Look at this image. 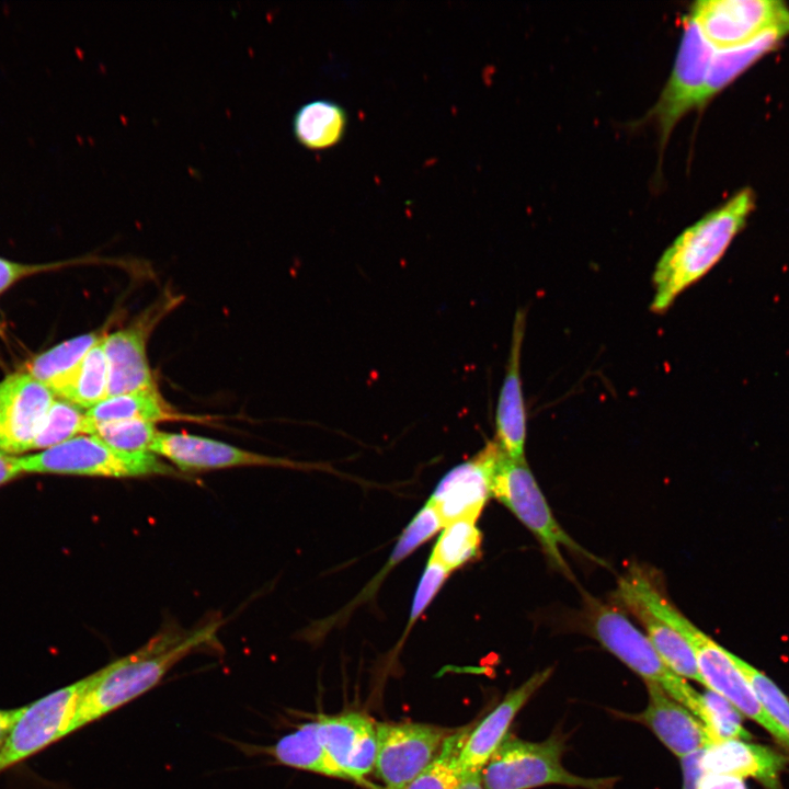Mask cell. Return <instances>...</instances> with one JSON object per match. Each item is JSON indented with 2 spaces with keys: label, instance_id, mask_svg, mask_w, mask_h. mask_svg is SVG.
I'll list each match as a JSON object with an SVG mask.
<instances>
[{
  "label": "cell",
  "instance_id": "1",
  "mask_svg": "<svg viewBox=\"0 0 789 789\" xmlns=\"http://www.w3.org/2000/svg\"><path fill=\"white\" fill-rule=\"evenodd\" d=\"M220 621L197 629H165L145 645L87 676L72 732L101 719L156 686L182 659L211 643Z\"/></svg>",
  "mask_w": 789,
  "mask_h": 789
},
{
  "label": "cell",
  "instance_id": "2",
  "mask_svg": "<svg viewBox=\"0 0 789 789\" xmlns=\"http://www.w3.org/2000/svg\"><path fill=\"white\" fill-rule=\"evenodd\" d=\"M754 207V193L745 187L676 237L653 271L652 312L667 311L683 291L713 268L745 227Z\"/></svg>",
  "mask_w": 789,
  "mask_h": 789
},
{
  "label": "cell",
  "instance_id": "3",
  "mask_svg": "<svg viewBox=\"0 0 789 789\" xmlns=\"http://www.w3.org/2000/svg\"><path fill=\"white\" fill-rule=\"evenodd\" d=\"M584 599L587 625L595 639L645 684L659 685L700 720L701 694L667 666L647 634L617 607L588 594Z\"/></svg>",
  "mask_w": 789,
  "mask_h": 789
},
{
  "label": "cell",
  "instance_id": "4",
  "mask_svg": "<svg viewBox=\"0 0 789 789\" xmlns=\"http://www.w3.org/2000/svg\"><path fill=\"white\" fill-rule=\"evenodd\" d=\"M23 473L103 478L178 476L150 451L115 449L94 435L82 434L54 447L20 457Z\"/></svg>",
  "mask_w": 789,
  "mask_h": 789
},
{
  "label": "cell",
  "instance_id": "5",
  "mask_svg": "<svg viewBox=\"0 0 789 789\" xmlns=\"http://www.w3.org/2000/svg\"><path fill=\"white\" fill-rule=\"evenodd\" d=\"M616 601L642 625L647 637L679 677L704 684L694 650L679 631L683 614L667 599L649 572L632 567L620 578Z\"/></svg>",
  "mask_w": 789,
  "mask_h": 789
},
{
  "label": "cell",
  "instance_id": "6",
  "mask_svg": "<svg viewBox=\"0 0 789 789\" xmlns=\"http://www.w3.org/2000/svg\"><path fill=\"white\" fill-rule=\"evenodd\" d=\"M561 736L529 742L506 736L481 769L484 789H533L563 785L584 789H613L614 778H585L565 769Z\"/></svg>",
  "mask_w": 789,
  "mask_h": 789
},
{
  "label": "cell",
  "instance_id": "7",
  "mask_svg": "<svg viewBox=\"0 0 789 789\" xmlns=\"http://www.w3.org/2000/svg\"><path fill=\"white\" fill-rule=\"evenodd\" d=\"M491 494L533 533L551 565L562 574L571 578L562 548L592 557L559 525L526 459H512L502 450L492 474Z\"/></svg>",
  "mask_w": 789,
  "mask_h": 789
},
{
  "label": "cell",
  "instance_id": "8",
  "mask_svg": "<svg viewBox=\"0 0 789 789\" xmlns=\"http://www.w3.org/2000/svg\"><path fill=\"white\" fill-rule=\"evenodd\" d=\"M717 48L705 37L688 14L673 71L656 104L650 112L663 147L679 119L700 107L708 70Z\"/></svg>",
  "mask_w": 789,
  "mask_h": 789
},
{
  "label": "cell",
  "instance_id": "9",
  "mask_svg": "<svg viewBox=\"0 0 789 789\" xmlns=\"http://www.w3.org/2000/svg\"><path fill=\"white\" fill-rule=\"evenodd\" d=\"M87 677L24 706L0 751V774L72 733Z\"/></svg>",
  "mask_w": 789,
  "mask_h": 789
},
{
  "label": "cell",
  "instance_id": "10",
  "mask_svg": "<svg viewBox=\"0 0 789 789\" xmlns=\"http://www.w3.org/2000/svg\"><path fill=\"white\" fill-rule=\"evenodd\" d=\"M681 632L694 650L704 685L724 697L742 714L757 722L789 750V735L766 712L739 668L735 655L709 638L687 618L682 624Z\"/></svg>",
  "mask_w": 789,
  "mask_h": 789
},
{
  "label": "cell",
  "instance_id": "11",
  "mask_svg": "<svg viewBox=\"0 0 789 789\" xmlns=\"http://www.w3.org/2000/svg\"><path fill=\"white\" fill-rule=\"evenodd\" d=\"M376 776L387 789H399L423 771L438 754L446 729L423 723H376Z\"/></svg>",
  "mask_w": 789,
  "mask_h": 789
},
{
  "label": "cell",
  "instance_id": "12",
  "mask_svg": "<svg viewBox=\"0 0 789 789\" xmlns=\"http://www.w3.org/2000/svg\"><path fill=\"white\" fill-rule=\"evenodd\" d=\"M689 14L717 49L745 44L789 20V8L778 0H700Z\"/></svg>",
  "mask_w": 789,
  "mask_h": 789
},
{
  "label": "cell",
  "instance_id": "13",
  "mask_svg": "<svg viewBox=\"0 0 789 789\" xmlns=\"http://www.w3.org/2000/svg\"><path fill=\"white\" fill-rule=\"evenodd\" d=\"M56 396L26 371L0 382V451L16 456L33 450Z\"/></svg>",
  "mask_w": 789,
  "mask_h": 789
},
{
  "label": "cell",
  "instance_id": "14",
  "mask_svg": "<svg viewBox=\"0 0 789 789\" xmlns=\"http://www.w3.org/2000/svg\"><path fill=\"white\" fill-rule=\"evenodd\" d=\"M168 309V302L158 304L127 327L104 335L102 344L108 366L107 397L158 391L148 362L147 341Z\"/></svg>",
  "mask_w": 789,
  "mask_h": 789
},
{
  "label": "cell",
  "instance_id": "15",
  "mask_svg": "<svg viewBox=\"0 0 789 789\" xmlns=\"http://www.w3.org/2000/svg\"><path fill=\"white\" fill-rule=\"evenodd\" d=\"M502 454L490 441L470 460L449 470L428 499L442 525L469 519L476 522L491 494L492 474Z\"/></svg>",
  "mask_w": 789,
  "mask_h": 789
},
{
  "label": "cell",
  "instance_id": "16",
  "mask_svg": "<svg viewBox=\"0 0 789 789\" xmlns=\"http://www.w3.org/2000/svg\"><path fill=\"white\" fill-rule=\"evenodd\" d=\"M150 453L162 456L184 471L224 469L233 467L309 468L287 458L272 457L233 445L185 433L159 432Z\"/></svg>",
  "mask_w": 789,
  "mask_h": 789
},
{
  "label": "cell",
  "instance_id": "17",
  "mask_svg": "<svg viewBox=\"0 0 789 789\" xmlns=\"http://www.w3.org/2000/svg\"><path fill=\"white\" fill-rule=\"evenodd\" d=\"M315 725L321 745L345 779L364 784L375 767L376 723L362 713L345 712L321 714Z\"/></svg>",
  "mask_w": 789,
  "mask_h": 789
},
{
  "label": "cell",
  "instance_id": "18",
  "mask_svg": "<svg viewBox=\"0 0 789 789\" xmlns=\"http://www.w3.org/2000/svg\"><path fill=\"white\" fill-rule=\"evenodd\" d=\"M526 316L518 309L514 317L510 353L495 411V441L512 459H525L527 414L522 390L521 355Z\"/></svg>",
  "mask_w": 789,
  "mask_h": 789
},
{
  "label": "cell",
  "instance_id": "19",
  "mask_svg": "<svg viewBox=\"0 0 789 789\" xmlns=\"http://www.w3.org/2000/svg\"><path fill=\"white\" fill-rule=\"evenodd\" d=\"M648 706L631 720L647 725L679 758L704 750L710 739L704 723L662 687L648 683Z\"/></svg>",
  "mask_w": 789,
  "mask_h": 789
},
{
  "label": "cell",
  "instance_id": "20",
  "mask_svg": "<svg viewBox=\"0 0 789 789\" xmlns=\"http://www.w3.org/2000/svg\"><path fill=\"white\" fill-rule=\"evenodd\" d=\"M552 668L531 675L473 728L468 734L458 758L460 773L481 770L507 736V731L518 711L549 679Z\"/></svg>",
  "mask_w": 789,
  "mask_h": 789
},
{
  "label": "cell",
  "instance_id": "21",
  "mask_svg": "<svg viewBox=\"0 0 789 789\" xmlns=\"http://www.w3.org/2000/svg\"><path fill=\"white\" fill-rule=\"evenodd\" d=\"M787 758L774 750L750 744L744 740H724L710 743L702 751L705 773L752 777L766 789H779L780 773Z\"/></svg>",
  "mask_w": 789,
  "mask_h": 789
},
{
  "label": "cell",
  "instance_id": "22",
  "mask_svg": "<svg viewBox=\"0 0 789 789\" xmlns=\"http://www.w3.org/2000/svg\"><path fill=\"white\" fill-rule=\"evenodd\" d=\"M787 36H789V20L745 44L717 49L708 70L699 108L763 56L777 48Z\"/></svg>",
  "mask_w": 789,
  "mask_h": 789
},
{
  "label": "cell",
  "instance_id": "23",
  "mask_svg": "<svg viewBox=\"0 0 789 789\" xmlns=\"http://www.w3.org/2000/svg\"><path fill=\"white\" fill-rule=\"evenodd\" d=\"M104 335L105 333L91 332L64 341L35 356L27 364L26 373L57 397L87 353Z\"/></svg>",
  "mask_w": 789,
  "mask_h": 789
},
{
  "label": "cell",
  "instance_id": "24",
  "mask_svg": "<svg viewBox=\"0 0 789 789\" xmlns=\"http://www.w3.org/2000/svg\"><path fill=\"white\" fill-rule=\"evenodd\" d=\"M262 751L283 765L345 779L321 745L315 722L300 725Z\"/></svg>",
  "mask_w": 789,
  "mask_h": 789
},
{
  "label": "cell",
  "instance_id": "25",
  "mask_svg": "<svg viewBox=\"0 0 789 789\" xmlns=\"http://www.w3.org/2000/svg\"><path fill=\"white\" fill-rule=\"evenodd\" d=\"M346 127V113L329 100H313L298 108L293 119L297 140L309 149H324L341 140Z\"/></svg>",
  "mask_w": 789,
  "mask_h": 789
},
{
  "label": "cell",
  "instance_id": "26",
  "mask_svg": "<svg viewBox=\"0 0 789 789\" xmlns=\"http://www.w3.org/2000/svg\"><path fill=\"white\" fill-rule=\"evenodd\" d=\"M89 434L93 424L144 420L158 422L176 419V413L162 399L159 391H138L106 397L96 405L85 410Z\"/></svg>",
  "mask_w": 789,
  "mask_h": 789
},
{
  "label": "cell",
  "instance_id": "27",
  "mask_svg": "<svg viewBox=\"0 0 789 789\" xmlns=\"http://www.w3.org/2000/svg\"><path fill=\"white\" fill-rule=\"evenodd\" d=\"M102 340L87 353L57 398L89 410L107 397L108 366Z\"/></svg>",
  "mask_w": 789,
  "mask_h": 789
},
{
  "label": "cell",
  "instance_id": "28",
  "mask_svg": "<svg viewBox=\"0 0 789 789\" xmlns=\"http://www.w3.org/2000/svg\"><path fill=\"white\" fill-rule=\"evenodd\" d=\"M481 541L482 536L476 522L455 521L445 526L430 560L438 563L449 573L477 558L480 554Z\"/></svg>",
  "mask_w": 789,
  "mask_h": 789
},
{
  "label": "cell",
  "instance_id": "29",
  "mask_svg": "<svg viewBox=\"0 0 789 789\" xmlns=\"http://www.w3.org/2000/svg\"><path fill=\"white\" fill-rule=\"evenodd\" d=\"M470 731L467 727L450 733L432 763L399 789H456L461 775L458 758Z\"/></svg>",
  "mask_w": 789,
  "mask_h": 789
},
{
  "label": "cell",
  "instance_id": "30",
  "mask_svg": "<svg viewBox=\"0 0 789 789\" xmlns=\"http://www.w3.org/2000/svg\"><path fill=\"white\" fill-rule=\"evenodd\" d=\"M710 743L724 740H751L742 724V713L724 697L708 689L701 695V716Z\"/></svg>",
  "mask_w": 789,
  "mask_h": 789
},
{
  "label": "cell",
  "instance_id": "31",
  "mask_svg": "<svg viewBox=\"0 0 789 789\" xmlns=\"http://www.w3.org/2000/svg\"><path fill=\"white\" fill-rule=\"evenodd\" d=\"M87 431L85 412L78 405L56 397L33 449L41 451L54 447L72 437L87 434Z\"/></svg>",
  "mask_w": 789,
  "mask_h": 789
},
{
  "label": "cell",
  "instance_id": "32",
  "mask_svg": "<svg viewBox=\"0 0 789 789\" xmlns=\"http://www.w3.org/2000/svg\"><path fill=\"white\" fill-rule=\"evenodd\" d=\"M157 433L156 423L144 420L98 423L89 431L111 447L129 453L150 451Z\"/></svg>",
  "mask_w": 789,
  "mask_h": 789
},
{
  "label": "cell",
  "instance_id": "33",
  "mask_svg": "<svg viewBox=\"0 0 789 789\" xmlns=\"http://www.w3.org/2000/svg\"><path fill=\"white\" fill-rule=\"evenodd\" d=\"M442 526L436 511L426 503L404 528L386 567L379 572L375 582L379 583L388 571L435 535Z\"/></svg>",
  "mask_w": 789,
  "mask_h": 789
},
{
  "label": "cell",
  "instance_id": "34",
  "mask_svg": "<svg viewBox=\"0 0 789 789\" xmlns=\"http://www.w3.org/2000/svg\"><path fill=\"white\" fill-rule=\"evenodd\" d=\"M735 661L766 712L789 735V699L765 674L736 655Z\"/></svg>",
  "mask_w": 789,
  "mask_h": 789
},
{
  "label": "cell",
  "instance_id": "35",
  "mask_svg": "<svg viewBox=\"0 0 789 789\" xmlns=\"http://www.w3.org/2000/svg\"><path fill=\"white\" fill-rule=\"evenodd\" d=\"M448 572L438 563L428 559L426 568L415 591L410 613L409 626L413 625L445 582Z\"/></svg>",
  "mask_w": 789,
  "mask_h": 789
},
{
  "label": "cell",
  "instance_id": "36",
  "mask_svg": "<svg viewBox=\"0 0 789 789\" xmlns=\"http://www.w3.org/2000/svg\"><path fill=\"white\" fill-rule=\"evenodd\" d=\"M52 267L54 265L23 264L0 258V295L19 279Z\"/></svg>",
  "mask_w": 789,
  "mask_h": 789
},
{
  "label": "cell",
  "instance_id": "37",
  "mask_svg": "<svg viewBox=\"0 0 789 789\" xmlns=\"http://www.w3.org/2000/svg\"><path fill=\"white\" fill-rule=\"evenodd\" d=\"M702 751L704 750H700L681 757L683 769L682 789H698L700 779L705 774L701 767Z\"/></svg>",
  "mask_w": 789,
  "mask_h": 789
},
{
  "label": "cell",
  "instance_id": "38",
  "mask_svg": "<svg viewBox=\"0 0 789 789\" xmlns=\"http://www.w3.org/2000/svg\"><path fill=\"white\" fill-rule=\"evenodd\" d=\"M698 789H747L742 778L705 773L700 779Z\"/></svg>",
  "mask_w": 789,
  "mask_h": 789
},
{
  "label": "cell",
  "instance_id": "39",
  "mask_svg": "<svg viewBox=\"0 0 789 789\" xmlns=\"http://www.w3.org/2000/svg\"><path fill=\"white\" fill-rule=\"evenodd\" d=\"M23 473L20 457L0 451V487Z\"/></svg>",
  "mask_w": 789,
  "mask_h": 789
},
{
  "label": "cell",
  "instance_id": "40",
  "mask_svg": "<svg viewBox=\"0 0 789 789\" xmlns=\"http://www.w3.org/2000/svg\"><path fill=\"white\" fill-rule=\"evenodd\" d=\"M23 707L16 709H0V751L3 747L15 721L22 713Z\"/></svg>",
  "mask_w": 789,
  "mask_h": 789
},
{
  "label": "cell",
  "instance_id": "41",
  "mask_svg": "<svg viewBox=\"0 0 789 789\" xmlns=\"http://www.w3.org/2000/svg\"><path fill=\"white\" fill-rule=\"evenodd\" d=\"M456 789H484L481 779V770L462 773Z\"/></svg>",
  "mask_w": 789,
  "mask_h": 789
},
{
  "label": "cell",
  "instance_id": "42",
  "mask_svg": "<svg viewBox=\"0 0 789 789\" xmlns=\"http://www.w3.org/2000/svg\"><path fill=\"white\" fill-rule=\"evenodd\" d=\"M0 331H1V324H0Z\"/></svg>",
  "mask_w": 789,
  "mask_h": 789
}]
</instances>
